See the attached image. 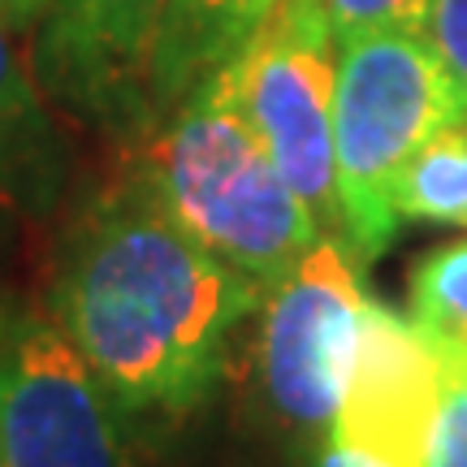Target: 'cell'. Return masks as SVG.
Returning a JSON list of instances; mask_svg holds the SVG:
<instances>
[{
    "mask_svg": "<svg viewBox=\"0 0 467 467\" xmlns=\"http://www.w3.org/2000/svg\"><path fill=\"white\" fill-rule=\"evenodd\" d=\"M260 285L217 260L143 191L74 234L57 317L121 411H191L225 368Z\"/></svg>",
    "mask_w": 467,
    "mask_h": 467,
    "instance_id": "6da1fadb",
    "label": "cell"
},
{
    "mask_svg": "<svg viewBox=\"0 0 467 467\" xmlns=\"http://www.w3.org/2000/svg\"><path fill=\"white\" fill-rule=\"evenodd\" d=\"M234 66L169 109L148 151L143 186L200 247L273 290L320 238V225L251 130L234 91Z\"/></svg>",
    "mask_w": 467,
    "mask_h": 467,
    "instance_id": "7a4b0ae2",
    "label": "cell"
},
{
    "mask_svg": "<svg viewBox=\"0 0 467 467\" xmlns=\"http://www.w3.org/2000/svg\"><path fill=\"white\" fill-rule=\"evenodd\" d=\"M459 117H467V104L420 26L364 31L337 44L334 165L342 230L355 255L389 247L402 169Z\"/></svg>",
    "mask_w": 467,
    "mask_h": 467,
    "instance_id": "3957f363",
    "label": "cell"
},
{
    "mask_svg": "<svg viewBox=\"0 0 467 467\" xmlns=\"http://www.w3.org/2000/svg\"><path fill=\"white\" fill-rule=\"evenodd\" d=\"M334 74L337 35L325 0H277L260 39L234 66V91L320 234L347 238L334 165Z\"/></svg>",
    "mask_w": 467,
    "mask_h": 467,
    "instance_id": "277c9868",
    "label": "cell"
},
{
    "mask_svg": "<svg viewBox=\"0 0 467 467\" xmlns=\"http://www.w3.org/2000/svg\"><path fill=\"white\" fill-rule=\"evenodd\" d=\"M364 290L355 247L320 234L273 285L260 334V372L273 407L299 429H334L355 364Z\"/></svg>",
    "mask_w": 467,
    "mask_h": 467,
    "instance_id": "5b68a950",
    "label": "cell"
},
{
    "mask_svg": "<svg viewBox=\"0 0 467 467\" xmlns=\"http://www.w3.org/2000/svg\"><path fill=\"white\" fill-rule=\"evenodd\" d=\"M113 407L61 325L22 320L0 372V467H130Z\"/></svg>",
    "mask_w": 467,
    "mask_h": 467,
    "instance_id": "8992f818",
    "label": "cell"
},
{
    "mask_svg": "<svg viewBox=\"0 0 467 467\" xmlns=\"http://www.w3.org/2000/svg\"><path fill=\"white\" fill-rule=\"evenodd\" d=\"M165 0H52L35 66L74 113L130 130L151 117V52Z\"/></svg>",
    "mask_w": 467,
    "mask_h": 467,
    "instance_id": "52a82bcc",
    "label": "cell"
},
{
    "mask_svg": "<svg viewBox=\"0 0 467 467\" xmlns=\"http://www.w3.org/2000/svg\"><path fill=\"white\" fill-rule=\"evenodd\" d=\"M437 407H441V355L385 303H364L350 381L329 437L385 467H429Z\"/></svg>",
    "mask_w": 467,
    "mask_h": 467,
    "instance_id": "ba28073f",
    "label": "cell"
},
{
    "mask_svg": "<svg viewBox=\"0 0 467 467\" xmlns=\"http://www.w3.org/2000/svg\"><path fill=\"white\" fill-rule=\"evenodd\" d=\"M277 0H165L151 52V113H169L260 39Z\"/></svg>",
    "mask_w": 467,
    "mask_h": 467,
    "instance_id": "9c48e42d",
    "label": "cell"
},
{
    "mask_svg": "<svg viewBox=\"0 0 467 467\" xmlns=\"http://www.w3.org/2000/svg\"><path fill=\"white\" fill-rule=\"evenodd\" d=\"M5 31L9 26L0 17V191L17 200H39L57 182L61 151Z\"/></svg>",
    "mask_w": 467,
    "mask_h": 467,
    "instance_id": "30bf717a",
    "label": "cell"
},
{
    "mask_svg": "<svg viewBox=\"0 0 467 467\" xmlns=\"http://www.w3.org/2000/svg\"><path fill=\"white\" fill-rule=\"evenodd\" d=\"M399 221L467 225V117L437 130L394 186Z\"/></svg>",
    "mask_w": 467,
    "mask_h": 467,
    "instance_id": "8fae6325",
    "label": "cell"
},
{
    "mask_svg": "<svg viewBox=\"0 0 467 467\" xmlns=\"http://www.w3.org/2000/svg\"><path fill=\"white\" fill-rule=\"evenodd\" d=\"M411 320L437 355H467V238L429 251L416 265Z\"/></svg>",
    "mask_w": 467,
    "mask_h": 467,
    "instance_id": "7c38bea8",
    "label": "cell"
},
{
    "mask_svg": "<svg viewBox=\"0 0 467 467\" xmlns=\"http://www.w3.org/2000/svg\"><path fill=\"white\" fill-rule=\"evenodd\" d=\"M429 467H467V355H441V407Z\"/></svg>",
    "mask_w": 467,
    "mask_h": 467,
    "instance_id": "4fadbf2b",
    "label": "cell"
},
{
    "mask_svg": "<svg viewBox=\"0 0 467 467\" xmlns=\"http://www.w3.org/2000/svg\"><path fill=\"white\" fill-rule=\"evenodd\" d=\"M325 14L337 44L364 31H389V26H420L429 14V0H325Z\"/></svg>",
    "mask_w": 467,
    "mask_h": 467,
    "instance_id": "5bb4252c",
    "label": "cell"
},
{
    "mask_svg": "<svg viewBox=\"0 0 467 467\" xmlns=\"http://www.w3.org/2000/svg\"><path fill=\"white\" fill-rule=\"evenodd\" d=\"M420 31L433 44V52L441 57V66L467 104V0H429Z\"/></svg>",
    "mask_w": 467,
    "mask_h": 467,
    "instance_id": "9a60e30c",
    "label": "cell"
},
{
    "mask_svg": "<svg viewBox=\"0 0 467 467\" xmlns=\"http://www.w3.org/2000/svg\"><path fill=\"white\" fill-rule=\"evenodd\" d=\"M48 9H52V0H0V17H5V26H14V31H26L35 22H44Z\"/></svg>",
    "mask_w": 467,
    "mask_h": 467,
    "instance_id": "2e32d148",
    "label": "cell"
},
{
    "mask_svg": "<svg viewBox=\"0 0 467 467\" xmlns=\"http://www.w3.org/2000/svg\"><path fill=\"white\" fill-rule=\"evenodd\" d=\"M312 467H385V463H377V459H368V454L350 451V446H342V441L329 437V441L312 454Z\"/></svg>",
    "mask_w": 467,
    "mask_h": 467,
    "instance_id": "e0dca14e",
    "label": "cell"
},
{
    "mask_svg": "<svg viewBox=\"0 0 467 467\" xmlns=\"http://www.w3.org/2000/svg\"><path fill=\"white\" fill-rule=\"evenodd\" d=\"M5 342L9 337H5V312H0V372H5Z\"/></svg>",
    "mask_w": 467,
    "mask_h": 467,
    "instance_id": "ac0fdd59",
    "label": "cell"
}]
</instances>
